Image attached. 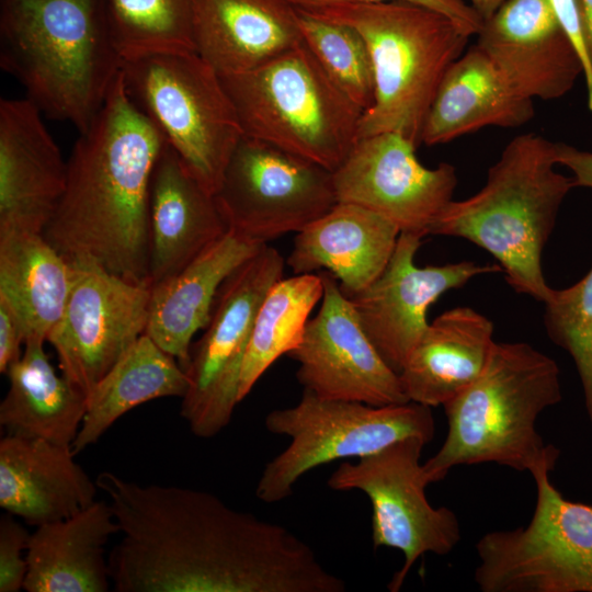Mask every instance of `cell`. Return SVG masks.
Wrapping results in <instances>:
<instances>
[{
	"mask_svg": "<svg viewBox=\"0 0 592 592\" xmlns=\"http://www.w3.org/2000/svg\"><path fill=\"white\" fill-rule=\"evenodd\" d=\"M106 11L123 60L195 52L193 0H106Z\"/></svg>",
	"mask_w": 592,
	"mask_h": 592,
	"instance_id": "obj_32",
	"label": "cell"
},
{
	"mask_svg": "<svg viewBox=\"0 0 592 592\" xmlns=\"http://www.w3.org/2000/svg\"><path fill=\"white\" fill-rule=\"evenodd\" d=\"M189 387L179 361L141 334L87 395L86 414L71 444L81 453L123 414L157 398H182Z\"/></svg>",
	"mask_w": 592,
	"mask_h": 592,
	"instance_id": "obj_30",
	"label": "cell"
},
{
	"mask_svg": "<svg viewBox=\"0 0 592 592\" xmlns=\"http://www.w3.org/2000/svg\"><path fill=\"white\" fill-rule=\"evenodd\" d=\"M67 161L39 109L0 101V230L43 234L64 193Z\"/></svg>",
	"mask_w": 592,
	"mask_h": 592,
	"instance_id": "obj_19",
	"label": "cell"
},
{
	"mask_svg": "<svg viewBox=\"0 0 592 592\" xmlns=\"http://www.w3.org/2000/svg\"><path fill=\"white\" fill-rule=\"evenodd\" d=\"M164 139L126 92L122 71L79 133L64 193L44 229L68 263L90 262L137 283L149 278V190Z\"/></svg>",
	"mask_w": 592,
	"mask_h": 592,
	"instance_id": "obj_2",
	"label": "cell"
},
{
	"mask_svg": "<svg viewBox=\"0 0 592 592\" xmlns=\"http://www.w3.org/2000/svg\"><path fill=\"white\" fill-rule=\"evenodd\" d=\"M534 114V100L519 93L475 44L445 72L426 115L421 144H445L487 126L516 128Z\"/></svg>",
	"mask_w": 592,
	"mask_h": 592,
	"instance_id": "obj_25",
	"label": "cell"
},
{
	"mask_svg": "<svg viewBox=\"0 0 592 592\" xmlns=\"http://www.w3.org/2000/svg\"><path fill=\"white\" fill-rule=\"evenodd\" d=\"M119 533L109 502L94 501L77 514L36 526L27 550V592H106L105 546Z\"/></svg>",
	"mask_w": 592,
	"mask_h": 592,
	"instance_id": "obj_27",
	"label": "cell"
},
{
	"mask_svg": "<svg viewBox=\"0 0 592 592\" xmlns=\"http://www.w3.org/2000/svg\"><path fill=\"white\" fill-rule=\"evenodd\" d=\"M70 288L71 266L43 234L0 230V296L19 317L25 343L47 342Z\"/></svg>",
	"mask_w": 592,
	"mask_h": 592,
	"instance_id": "obj_29",
	"label": "cell"
},
{
	"mask_svg": "<svg viewBox=\"0 0 592 592\" xmlns=\"http://www.w3.org/2000/svg\"><path fill=\"white\" fill-rule=\"evenodd\" d=\"M556 16L576 47L583 65V75L587 83L588 106L592 111V66L589 60L583 25L577 0H549Z\"/></svg>",
	"mask_w": 592,
	"mask_h": 592,
	"instance_id": "obj_37",
	"label": "cell"
},
{
	"mask_svg": "<svg viewBox=\"0 0 592 592\" xmlns=\"http://www.w3.org/2000/svg\"><path fill=\"white\" fill-rule=\"evenodd\" d=\"M544 305L547 334L572 357L592 424V267L574 285L553 288Z\"/></svg>",
	"mask_w": 592,
	"mask_h": 592,
	"instance_id": "obj_34",
	"label": "cell"
},
{
	"mask_svg": "<svg viewBox=\"0 0 592 592\" xmlns=\"http://www.w3.org/2000/svg\"><path fill=\"white\" fill-rule=\"evenodd\" d=\"M195 52L220 76L253 70L304 43L286 0H193Z\"/></svg>",
	"mask_w": 592,
	"mask_h": 592,
	"instance_id": "obj_21",
	"label": "cell"
},
{
	"mask_svg": "<svg viewBox=\"0 0 592 592\" xmlns=\"http://www.w3.org/2000/svg\"><path fill=\"white\" fill-rule=\"evenodd\" d=\"M31 534L15 516L0 519V592H18L24 588L27 573L26 550Z\"/></svg>",
	"mask_w": 592,
	"mask_h": 592,
	"instance_id": "obj_35",
	"label": "cell"
},
{
	"mask_svg": "<svg viewBox=\"0 0 592 592\" xmlns=\"http://www.w3.org/2000/svg\"><path fill=\"white\" fill-rule=\"evenodd\" d=\"M494 343L486 316L469 307L444 311L429 323L399 373L407 398L443 406L482 373Z\"/></svg>",
	"mask_w": 592,
	"mask_h": 592,
	"instance_id": "obj_26",
	"label": "cell"
},
{
	"mask_svg": "<svg viewBox=\"0 0 592 592\" xmlns=\"http://www.w3.org/2000/svg\"><path fill=\"white\" fill-rule=\"evenodd\" d=\"M44 343L26 342L20 360L8 368L0 424L9 435L71 446L86 414L87 394L56 373Z\"/></svg>",
	"mask_w": 592,
	"mask_h": 592,
	"instance_id": "obj_28",
	"label": "cell"
},
{
	"mask_svg": "<svg viewBox=\"0 0 592 592\" xmlns=\"http://www.w3.org/2000/svg\"><path fill=\"white\" fill-rule=\"evenodd\" d=\"M95 482L122 538L112 549L116 592H344L287 527L191 488L139 485L111 471Z\"/></svg>",
	"mask_w": 592,
	"mask_h": 592,
	"instance_id": "obj_1",
	"label": "cell"
},
{
	"mask_svg": "<svg viewBox=\"0 0 592 592\" xmlns=\"http://www.w3.org/2000/svg\"><path fill=\"white\" fill-rule=\"evenodd\" d=\"M482 20L489 19L506 0H468Z\"/></svg>",
	"mask_w": 592,
	"mask_h": 592,
	"instance_id": "obj_41",
	"label": "cell"
},
{
	"mask_svg": "<svg viewBox=\"0 0 592 592\" xmlns=\"http://www.w3.org/2000/svg\"><path fill=\"white\" fill-rule=\"evenodd\" d=\"M69 264V297L47 342L61 374L88 395L146 332L151 284L128 281L90 262Z\"/></svg>",
	"mask_w": 592,
	"mask_h": 592,
	"instance_id": "obj_14",
	"label": "cell"
},
{
	"mask_svg": "<svg viewBox=\"0 0 592 592\" xmlns=\"http://www.w3.org/2000/svg\"><path fill=\"white\" fill-rule=\"evenodd\" d=\"M555 143L534 133L513 138L488 170L482 189L451 201L428 235L464 238L500 262L517 293L543 304L553 288L542 257L573 179L556 171Z\"/></svg>",
	"mask_w": 592,
	"mask_h": 592,
	"instance_id": "obj_5",
	"label": "cell"
},
{
	"mask_svg": "<svg viewBox=\"0 0 592 592\" xmlns=\"http://www.w3.org/2000/svg\"><path fill=\"white\" fill-rule=\"evenodd\" d=\"M284 265L281 253L265 243L219 288L184 368L189 387L180 414L196 436L213 437L230 422L240 402V377L255 315L269 289L283 277Z\"/></svg>",
	"mask_w": 592,
	"mask_h": 592,
	"instance_id": "obj_11",
	"label": "cell"
},
{
	"mask_svg": "<svg viewBox=\"0 0 592 592\" xmlns=\"http://www.w3.org/2000/svg\"><path fill=\"white\" fill-rule=\"evenodd\" d=\"M476 36L505 80L532 100L565 95L583 73L549 0H506Z\"/></svg>",
	"mask_w": 592,
	"mask_h": 592,
	"instance_id": "obj_18",
	"label": "cell"
},
{
	"mask_svg": "<svg viewBox=\"0 0 592 592\" xmlns=\"http://www.w3.org/2000/svg\"><path fill=\"white\" fill-rule=\"evenodd\" d=\"M263 244L229 229L179 273L151 285L145 333L183 369L193 337L207 325L219 288Z\"/></svg>",
	"mask_w": 592,
	"mask_h": 592,
	"instance_id": "obj_24",
	"label": "cell"
},
{
	"mask_svg": "<svg viewBox=\"0 0 592 592\" xmlns=\"http://www.w3.org/2000/svg\"><path fill=\"white\" fill-rule=\"evenodd\" d=\"M421 240L419 235L400 232L382 274L365 289L348 296L367 337L397 374L429 327L431 305L475 276L501 270L473 261L418 266L414 257Z\"/></svg>",
	"mask_w": 592,
	"mask_h": 592,
	"instance_id": "obj_17",
	"label": "cell"
},
{
	"mask_svg": "<svg viewBox=\"0 0 592 592\" xmlns=\"http://www.w3.org/2000/svg\"><path fill=\"white\" fill-rule=\"evenodd\" d=\"M304 43L334 84L363 113L375 100L371 55L363 36L352 26L298 10Z\"/></svg>",
	"mask_w": 592,
	"mask_h": 592,
	"instance_id": "obj_33",
	"label": "cell"
},
{
	"mask_svg": "<svg viewBox=\"0 0 592 592\" xmlns=\"http://www.w3.org/2000/svg\"><path fill=\"white\" fill-rule=\"evenodd\" d=\"M555 147L557 163L567 167L573 173L574 187L592 189V152L562 143H555Z\"/></svg>",
	"mask_w": 592,
	"mask_h": 592,
	"instance_id": "obj_39",
	"label": "cell"
},
{
	"mask_svg": "<svg viewBox=\"0 0 592 592\" xmlns=\"http://www.w3.org/2000/svg\"><path fill=\"white\" fill-rule=\"evenodd\" d=\"M323 295L300 343L288 353L298 363L304 390L326 399L388 406L408 402L399 374L384 361L364 331L337 278L318 272Z\"/></svg>",
	"mask_w": 592,
	"mask_h": 592,
	"instance_id": "obj_15",
	"label": "cell"
},
{
	"mask_svg": "<svg viewBox=\"0 0 592 592\" xmlns=\"http://www.w3.org/2000/svg\"><path fill=\"white\" fill-rule=\"evenodd\" d=\"M561 399L560 371L551 357L525 342H496L477 379L442 406L448 430L422 465L429 485L460 465L554 470L560 451L544 442L536 422Z\"/></svg>",
	"mask_w": 592,
	"mask_h": 592,
	"instance_id": "obj_4",
	"label": "cell"
},
{
	"mask_svg": "<svg viewBox=\"0 0 592 592\" xmlns=\"http://www.w3.org/2000/svg\"><path fill=\"white\" fill-rule=\"evenodd\" d=\"M428 442L419 436L342 463L327 485L338 491L360 490L372 504V540L375 548L400 550L405 560L388 588L397 592L415 561L424 554L448 555L460 540L456 514L434 508L425 496L429 482L420 463Z\"/></svg>",
	"mask_w": 592,
	"mask_h": 592,
	"instance_id": "obj_12",
	"label": "cell"
},
{
	"mask_svg": "<svg viewBox=\"0 0 592 592\" xmlns=\"http://www.w3.org/2000/svg\"><path fill=\"white\" fill-rule=\"evenodd\" d=\"M215 196L228 228L260 243L300 231L338 203L332 171L247 135Z\"/></svg>",
	"mask_w": 592,
	"mask_h": 592,
	"instance_id": "obj_13",
	"label": "cell"
},
{
	"mask_svg": "<svg viewBox=\"0 0 592 592\" xmlns=\"http://www.w3.org/2000/svg\"><path fill=\"white\" fill-rule=\"evenodd\" d=\"M75 456L71 446L7 434L0 440V506L38 526L91 505L99 487Z\"/></svg>",
	"mask_w": 592,
	"mask_h": 592,
	"instance_id": "obj_22",
	"label": "cell"
},
{
	"mask_svg": "<svg viewBox=\"0 0 592 592\" xmlns=\"http://www.w3.org/2000/svg\"><path fill=\"white\" fill-rule=\"evenodd\" d=\"M25 343L22 323L9 305L0 296V372L5 374L8 368L20 360Z\"/></svg>",
	"mask_w": 592,
	"mask_h": 592,
	"instance_id": "obj_38",
	"label": "cell"
},
{
	"mask_svg": "<svg viewBox=\"0 0 592 592\" xmlns=\"http://www.w3.org/2000/svg\"><path fill=\"white\" fill-rule=\"evenodd\" d=\"M122 66L106 0H0V67L49 118L86 132Z\"/></svg>",
	"mask_w": 592,
	"mask_h": 592,
	"instance_id": "obj_3",
	"label": "cell"
},
{
	"mask_svg": "<svg viewBox=\"0 0 592 592\" xmlns=\"http://www.w3.org/2000/svg\"><path fill=\"white\" fill-rule=\"evenodd\" d=\"M264 424L269 432L291 439L264 466L257 483L255 494L266 503L288 498L298 479L318 466L361 458L410 436L429 443L435 433L431 407L414 401L369 406L307 390L294 407L270 411Z\"/></svg>",
	"mask_w": 592,
	"mask_h": 592,
	"instance_id": "obj_9",
	"label": "cell"
},
{
	"mask_svg": "<svg viewBox=\"0 0 592 592\" xmlns=\"http://www.w3.org/2000/svg\"><path fill=\"white\" fill-rule=\"evenodd\" d=\"M577 3L582 20L585 47L592 66V0H577Z\"/></svg>",
	"mask_w": 592,
	"mask_h": 592,
	"instance_id": "obj_40",
	"label": "cell"
},
{
	"mask_svg": "<svg viewBox=\"0 0 592 592\" xmlns=\"http://www.w3.org/2000/svg\"><path fill=\"white\" fill-rule=\"evenodd\" d=\"M303 11L352 26L367 45L375 100L360 118L357 139L394 132L421 145L437 88L449 66L466 50L470 35L448 16L406 1Z\"/></svg>",
	"mask_w": 592,
	"mask_h": 592,
	"instance_id": "obj_6",
	"label": "cell"
},
{
	"mask_svg": "<svg viewBox=\"0 0 592 592\" xmlns=\"http://www.w3.org/2000/svg\"><path fill=\"white\" fill-rule=\"evenodd\" d=\"M122 77L134 104L215 194L244 135L219 75L196 52H183L125 59Z\"/></svg>",
	"mask_w": 592,
	"mask_h": 592,
	"instance_id": "obj_8",
	"label": "cell"
},
{
	"mask_svg": "<svg viewBox=\"0 0 592 592\" xmlns=\"http://www.w3.org/2000/svg\"><path fill=\"white\" fill-rule=\"evenodd\" d=\"M229 230L216 196L164 141L149 190V278L163 282Z\"/></svg>",
	"mask_w": 592,
	"mask_h": 592,
	"instance_id": "obj_20",
	"label": "cell"
},
{
	"mask_svg": "<svg viewBox=\"0 0 592 592\" xmlns=\"http://www.w3.org/2000/svg\"><path fill=\"white\" fill-rule=\"evenodd\" d=\"M550 473H531L536 504L525 526L477 542L474 580L482 592H592V505L566 499Z\"/></svg>",
	"mask_w": 592,
	"mask_h": 592,
	"instance_id": "obj_10",
	"label": "cell"
},
{
	"mask_svg": "<svg viewBox=\"0 0 592 592\" xmlns=\"http://www.w3.org/2000/svg\"><path fill=\"white\" fill-rule=\"evenodd\" d=\"M299 10H314L344 4H357L380 1H406L437 11L453 20L468 35H476L483 20L479 13L464 0H286Z\"/></svg>",
	"mask_w": 592,
	"mask_h": 592,
	"instance_id": "obj_36",
	"label": "cell"
},
{
	"mask_svg": "<svg viewBox=\"0 0 592 592\" xmlns=\"http://www.w3.org/2000/svg\"><path fill=\"white\" fill-rule=\"evenodd\" d=\"M417 147L394 132L356 139L333 171L338 202L365 207L400 232L428 236L432 223L453 201L457 174L446 162L424 167L415 156Z\"/></svg>",
	"mask_w": 592,
	"mask_h": 592,
	"instance_id": "obj_16",
	"label": "cell"
},
{
	"mask_svg": "<svg viewBox=\"0 0 592 592\" xmlns=\"http://www.w3.org/2000/svg\"><path fill=\"white\" fill-rule=\"evenodd\" d=\"M322 295L319 273L282 277L269 289L254 318L242 365L239 401L276 360L300 343L309 316Z\"/></svg>",
	"mask_w": 592,
	"mask_h": 592,
	"instance_id": "obj_31",
	"label": "cell"
},
{
	"mask_svg": "<svg viewBox=\"0 0 592 592\" xmlns=\"http://www.w3.org/2000/svg\"><path fill=\"white\" fill-rule=\"evenodd\" d=\"M400 230L380 215L338 202L296 232L286 264L294 274L327 271L346 295L369 286L384 271Z\"/></svg>",
	"mask_w": 592,
	"mask_h": 592,
	"instance_id": "obj_23",
	"label": "cell"
},
{
	"mask_svg": "<svg viewBox=\"0 0 592 592\" xmlns=\"http://www.w3.org/2000/svg\"><path fill=\"white\" fill-rule=\"evenodd\" d=\"M220 80L247 136L332 172L357 139L363 111L334 84L305 43Z\"/></svg>",
	"mask_w": 592,
	"mask_h": 592,
	"instance_id": "obj_7",
	"label": "cell"
}]
</instances>
